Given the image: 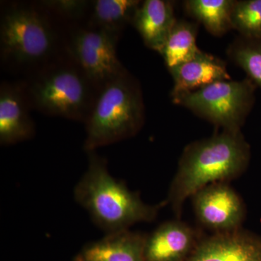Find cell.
<instances>
[{"instance_id":"cell-7","label":"cell","mask_w":261,"mask_h":261,"mask_svg":"<svg viewBox=\"0 0 261 261\" xmlns=\"http://www.w3.org/2000/svg\"><path fill=\"white\" fill-rule=\"evenodd\" d=\"M120 37L86 24L70 25L65 34V51L100 92L127 71L118 59Z\"/></svg>"},{"instance_id":"cell-20","label":"cell","mask_w":261,"mask_h":261,"mask_svg":"<svg viewBox=\"0 0 261 261\" xmlns=\"http://www.w3.org/2000/svg\"><path fill=\"white\" fill-rule=\"evenodd\" d=\"M39 3L67 28L84 23L88 15L91 1L84 0H44Z\"/></svg>"},{"instance_id":"cell-1","label":"cell","mask_w":261,"mask_h":261,"mask_svg":"<svg viewBox=\"0 0 261 261\" xmlns=\"http://www.w3.org/2000/svg\"><path fill=\"white\" fill-rule=\"evenodd\" d=\"M67 28L39 2L4 3L0 55L8 69L27 75L65 53Z\"/></svg>"},{"instance_id":"cell-14","label":"cell","mask_w":261,"mask_h":261,"mask_svg":"<svg viewBox=\"0 0 261 261\" xmlns=\"http://www.w3.org/2000/svg\"><path fill=\"white\" fill-rule=\"evenodd\" d=\"M146 235L129 229L106 233L101 240L87 244L74 261H145Z\"/></svg>"},{"instance_id":"cell-17","label":"cell","mask_w":261,"mask_h":261,"mask_svg":"<svg viewBox=\"0 0 261 261\" xmlns=\"http://www.w3.org/2000/svg\"><path fill=\"white\" fill-rule=\"evenodd\" d=\"M197 33L198 23L177 20L161 53L168 70L191 61L202 51L197 45Z\"/></svg>"},{"instance_id":"cell-3","label":"cell","mask_w":261,"mask_h":261,"mask_svg":"<svg viewBox=\"0 0 261 261\" xmlns=\"http://www.w3.org/2000/svg\"><path fill=\"white\" fill-rule=\"evenodd\" d=\"M89 154L87 171L73 191L75 201L94 224L106 233L129 229L137 223L155 219L163 205L145 203L138 194L113 177L107 161L94 152Z\"/></svg>"},{"instance_id":"cell-19","label":"cell","mask_w":261,"mask_h":261,"mask_svg":"<svg viewBox=\"0 0 261 261\" xmlns=\"http://www.w3.org/2000/svg\"><path fill=\"white\" fill-rule=\"evenodd\" d=\"M231 23L241 37L261 38V0L235 1Z\"/></svg>"},{"instance_id":"cell-8","label":"cell","mask_w":261,"mask_h":261,"mask_svg":"<svg viewBox=\"0 0 261 261\" xmlns=\"http://www.w3.org/2000/svg\"><path fill=\"white\" fill-rule=\"evenodd\" d=\"M197 219L214 233L241 229L245 207L241 197L228 183L213 184L192 196Z\"/></svg>"},{"instance_id":"cell-10","label":"cell","mask_w":261,"mask_h":261,"mask_svg":"<svg viewBox=\"0 0 261 261\" xmlns=\"http://www.w3.org/2000/svg\"><path fill=\"white\" fill-rule=\"evenodd\" d=\"M185 261H261V238L240 229L200 240Z\"/></svg>"},{"instance_id":"cell-16","label":"cell","mask_w":261,"mask_h":261,"mask_svg":"<svg viewBox=\"0 0 261 261\" xmlns=\"http://www.w3.org/2000/svg\"><path fill=\"white\" fill-rule=\"evenodd\" d=\"M235 0H187L185 12L202 24L215 37H222L232 30L231 15Z\"/></svg>"},{"instance_id":"cell-9","label":"cell","mask_w":261,"mask_h":261,"mask_svg":"<svg viewBox=\"0 0 261 261\" xmlns=\"http://www.w3.org/2000/svg\"><path fill=\"white\" fill-rule=\"evenodd\" d=\"M32 109L20 82L0 85V143L11 145L29 140L35 134Z\"/></svg>"},{"instance_id":"cell-18","label":"cell","mask_w":261,"mask_h":261,"mask_svg":"<svg viewBox=\"0 0 261 261\" xmlns=\"http://www.w3.org/2000/svg\"><path fill=\"white\" fill-rule=\"evenodd\" d=\"M233 63L245 72L247 78L261 89V38L239 35L226 50Z\"/></svg>"},{"instance_id":"cell-13","label":"cell","mask_w":261,"mask_h":261,"mask_svg":"<svg viewBox=\"0 0 261 261\" xmlns=\"http://www.w3.org/2000/svg\"><path fill=\"white\" fill-rule=\"evenodd\" d=\"M174 3L168 0L142 1L132 25L147 47L161 55L170 33L177 21Z\"/></svg>"},{"instance_id":"cell-12","label":"cell","mask_w":261,"mask_h":261,"mask_svg":"<svg viewBox=\"0 0 261 261\" xmlns=\"http://www.w3.org/2000/svg\"><path fill=\"white\" fill-rule=\"evenodd\" d=\"M173 77L171 99L220 81L231 80L224 61L201 51L195 58L169 70Z\"/></svg>"},{"instance_id":"cell-6","label":"cell","mask_w":261,"mask_h":261,"mask_svg":"<svg viewBox=\"0 0 261 261\" xmlns=\"http://www.w3.org/2000/svg\"><path fill=\"white\" fill-rule=\"evenodd\" d=\"M256 86L248 78L220 81L173 99L177 106L223 130H241L255 100Z\"/></svg>"},{"instance_id":"cell-4","label":"cell","mask_w":261,"mask_h":261,"mask_svg":"<svg viewBox=\"0 0 261 261\" xmlns=\"http://www.w3.org/2000/svg\"><path fill=\"white\" fill-rule=\"evenodd\" d=\"M20 83L32 109L84 123L99 93L66 51Z\"/></svg>"},{"instance_id":"cell-2","label":"cell","mask_w":261,"mask_h":261,"mask_svg":"<svg viewBox=\"0 0 261 261\" xmlns=\"http://www.w3.org/2000/svg\"><path fill=\"white\" fill-rule=\"evenodd\" d=\"M250 147L242 130H223L195 141L184 149L168 198L176 216H181L187 199L213 184L228 183L248 167Z\"/></svg>"},{"instance_id":"cell-11","label":"cell","mask_w":261,"mask_h":261,"mask_svg":"<svg viewBox=\"0 0 261 261\" xmlns=\"http://www.w3.org/2000/svg\"><path fill=\"white\" fill-rule=\"evenodd\" d=\"M200 242L191 226L179 220L167 221L146 236L145 261H185Z\"/></svg>"},{"instance_id":"cell-15","label":"cell","mask_w":261,"mask_h":261,"mask_svg":"<svg viewBox=\"0 0 261 261\" xmlns=\"http://www.w3.org/2000/svg\"><path fill=\"white\" fill-rule=\"evenodd\" d=\"M140 0H94L91 1L84 24L102 29L121 37L127 25L132 24Z\"/></svg>"},{"instance_id":"cell-5","label":"cell","mask_w":261,"mask_h":261,"mask_svg":"<svg viewBox=\"0 0 261 261\" xmlns=\"http://www.w3.org/2000/svg\"><path fill=\"white\" fill-rule=\"evenodd\" d=\"M143 95L138 80L127 70L103 87L86 121L87 152L130 138L145 123Z\"/></svg>"}]
</instances>
